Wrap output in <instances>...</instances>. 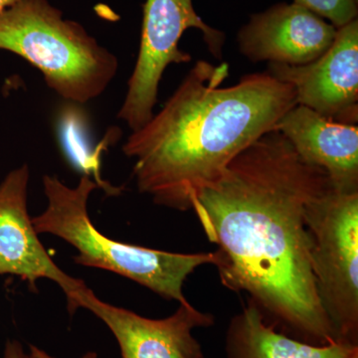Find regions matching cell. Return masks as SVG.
<instances>
[{"label": "cell", "mask_w": 358, "mask_h": 358, "mask_svg": "<svg viewBox=\"0 0 358 358\" xmlns=\"http://www.w3.org/2000/svg\"><path fill=\"white\" fill-rule=\"evenodd\" d=\"M73 315L84 308L93 313L117 339L122 358H204L193 331L213 326L215 319L188 301L166 319L152 320L106 303L86 284L68 301Z\"/></svg>", "instance_id": "obj_7"}, {"label": "cell", "mask_w": 358, "mask_h": 358, "mask_svg": "<svg viewBox=\"0 0 358 358\" xmlns=\"http://www.w3.org/2000/svg\"><path fill=\"white\" fill-rule=\"evenodd\" d=\"M82 358H96L95 353L93 352H88L86 353V355H84Z\"/></svg>", "instance_id": "obj_17"}, {"label": "cell", "mask_w": 358, "mask_h": 358, "mask_svg": "<svg viewBox=\"0 0 358 358\" xmlns=\"http://www.w3.org/2000/svg\"><path fill=\"white\" fill-rule=\"evenodd\" d=\"M29 176L24 164L0 183V275H18L33 292L38 280H51L69 301L85 282L61 270L40 242L28 213Z\"/></svg>", "instance_id": "obj_9"}, {"label": "cell", "mask_w": 358, "mask_h": 358, "mask_svg": "<svg viewBox=\"0 0 358 358\" xmlns=\"http://www.w3.org/2000/svg\"><path fill=\"white\" fill-rule=\"evenodd\" d=\"M268 73L294 87L296 103L331 121L358 122V21L338 28L333 44L308 64L268 63Z\"/></svg>", "instance_id": "obj_8"}, {"label": "cell", "mask_w": 358, "mask_h": 358, "mask_svg": "<svg viewBox=\"0 0 358 358\" xmlns=\"http://www.w3.org/2000/svg\"><path fill=\"white\" fill-rule=\"evenodd\" d=\"M294 2L331 21L336 28L357 20V0H294Z\"/></svg>", "instance_id": "obj_14"}, {"label": "cell", "mask_w": 358, "mask_h": 358, "mask_svg": "<svg viewBox=\"0 0 358 358\" xmlns=\"http://www.w3.org/2000/svg\"><path fill=\"white\" fill-rule=\"evenodd\" d=\"M306 224L320 303L339 341L358 345V192L322 193Z\"/></svg>", "instance_id": "obj_5"}, {"label": "cell", "mask_w": 358, "mask_h": 358, "mask_svg": "<svg viewBox=\"0 0 358 358\" xmlns=\"http://www.w3.org/2000/svg\"><path fill=\"white\" fill-rule=\"evenodd\" d=\"M46 209L32 218L38 234L47 233L64 240L78 251V265L98 268L138 282L166 300L188 303L183 285L202 265H213L214 253L179 254L122 243L96 229L88 213L96 181L84 174L76 187L57 176H45Z\"/></svg>", "instance_id": "obj_3"}, {"label": "cell", "mask_w": 358, "mask_h": 358, "mask_svg": "<svg viewBox=\"0 0 358 358\" xmlns=\"http://www.w3.org/2000/svg\"><path fill=\"white\" fill-rule=\"evenodd\" d=\"M331 188L326 171L273 129L192 204L217 246L213 266L223 286L248 294L275 329L315 345L341 341L317 294L306 224L308 205Z\"/></svg>", "instance_id": "obj_1"}, {"label": "cell", "mask_w": 358, "mask_h": 358, "mask_svg": "<svg viewBox=\"0 0 358 358\" xmlns=\"http://www.w3.org/2000/svg\"><path fill=\"white\" fill-rule=\"evenodd\" d=\"M338 28L296 3L253 14L238 33L242 55L253 63L308 64L333 44Z\"/></svg>", "instance_id": "obj_10"}, {"label": "cell", "mask_w": 358, "mask_h": 358, "mask_svg": "<svg viewBox=\"0 0 358 358\" xmlns=\"http://www.w3.org/2000/svg\"><path fill=\"white\" fill-rule=\"evenodd\" d=\"M3 358H35L31 353H26L20 341H8L4 350Z\"/></svg>", "instance_id": "obj_15"}, {"label": "cell", "mask_w": 358, "mask_h": 358, "mask_svg": "<svg viewBox=\"0 0 358 358\" xmlns=\"http://www.w3.org/2000/svg\"><path fill=\"white\" fill-rule=\"evenodd\" d=\"M57 127L61 143L71 159L81 167L86 176L95 174L98 183L103 185L96 176L99 152L91 150L88 124L82 110L72 103L66 106L59 115Z\"/></svg>", "instance_id": "obj_13"}, {"label": "cell", "mask_w": 358, "mask_h": 358, "mask_svg": "<svg viewBox=\"0 0 358 358\" xmlns=\"http://www.w3.org/2000/svg\"><path fill=\"white\" fill-rule=\"evenodd\" d=\"M17 1L18 0H0V13H1L2 10H4V9L13 6V4Z\"/></svg>", "instance_id": "obj_16"}, {"label": "cell", "mask_w": 358, "mask_h": 358, "mask_svg": "<svg viewBox=\"0 0 358 358\" xmlns=\"http://www.w3.org/2000/svg\"><path fill=\"white\" fill-rule=\"evenodd\" d=\"M228 76L227 63L197 61L162 109L122 145L138 192L155 204L192 210L200 190L298 105L294 87L267 71L223 87Z\"/></svg>", "instance_id": "obj_2"}, {"label": "cell", "mask_w": 358, "mask_h": 358, "mask_svg": "<svg viewBox=\"0 0 358 358\" xmlns=\"http://www.w3.org/2000/svg\"><path fill=\"white\" fill-rule=\"evenodd\" d=\"M301 159L326 171L334 190L358 192V127L331 121L303 106L288 110L278 124Z\"/></svg>", "instance_id": "obj_11"}, {"label": "cell", "mask_w": 358, "mask_h": 358, "mask_svg": "<svg viewBox=\"0 0 358 358\" xmlns=\"http://www.w3.org/2000/svg\"><path fill=\"white\" fill-rule=\"evenodd\" d=\"M189 28L201 32L214 58L222 59L225 34L199 17L192 0H145L140 50L117 114L131 131L141 128L155 114L159 83L166 68L192 60L189 53L179 49L181 36Z\"/></svg>", "instance_id": "obj_6"}, {"label": "cell", "mask_w": 358, "mask_h": 358, "mask_svg": "<svg viewBox=\"0 0 358 358\" xmlns=\"http://www.w3.org/2000/svg\"><path fill=\"white\" fill-rule=\"evenodd\" d=\"M0 49L34 66L47 86L72 103L102 95L119 68L114 54L48 0H18L0 13Z\"/></svg>", "instance_id": "obj_4"}, {"label": "cell", "mask_w": 358, "mask_h": 358, "mask_svg": "<svg viewBox=\"0 0 358 358\" xmlns=\"http://www.w3.org/2000/svg\"><path fill=\"white\" fill-rule=\"evenodd\" d=\"M225 350L228 358H358V345H315L278 331L252 301L231 320Z\"/></svg>", "instance_id": "obj_12"}]
</instances>
